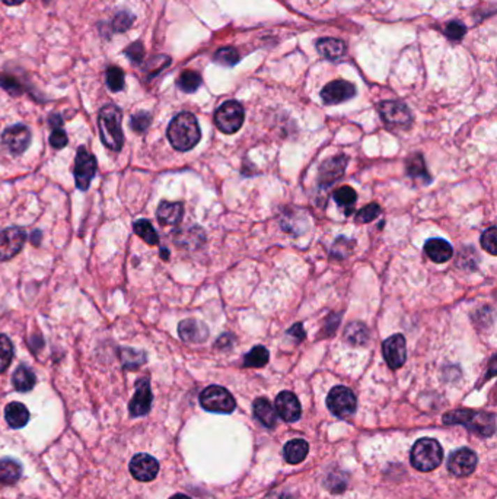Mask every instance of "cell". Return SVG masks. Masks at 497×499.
<instances>
[{"instance_id": "obj_1", "label": "cell", "mask_w": 497, "mask_h": 499, "mask_svg": "<svg viewBox=\"0 0 497 499\" xmlns=\"http://www.w3.org/2000/svg\"><path fill=\"white\" fill-rule=\"evenodd\" d=\"M167 136L174 149L187 152L202 139V130L191 113H179L168 126Z\"/></svg>"}, {"instance_id": "obj_2", "label": "cell", "mask_w": 497, "mask_h": 499, "mask_svg": "<svg viewBox=\"0 0 497 499\" xmlns=\"http://www.w3.org/2000/svg\"><path fill=\"white\" fill-rule=\"evenodd\" d=\"M443 424L446 425H463L473 432L491 437L496 428V418L493 413L475 412L470 409H458L443 414Z\"/></svg>"}, {"instance_id": "obj_3", "label": "cell", "mask_w": 497, "mask_h": 499, "mask_svg": "<svg viewBox=\"0 0 497 499\" xmlns=\"http://www.w3.org/2000/svg\"><path fill=\"white\" fill-rule=\"evenodd\" d=\"M98 129L103 143L110 151H121L124 136L121 130V111L119 107L112 104L103 107L98 115Z\"/></svg>"}, {"instance_id": "obj_4", "label": "cell", "mask_w": 497, "mask_h": 499, "mask_svg": "<svg viewBox=\"0 0 497 499\" xmlns=\"http://www.w3.org/2000/svg\"><path fill=\"white\" fill-rule=\"evenodd\" d=\"M443 450L433 438H422L411 448L410 461L419 472H432L442 463Z\"/></svg>"}, {"instance_id": "obj_5", "label": "cell", "mask_w": 497, "mask_h": 499, "mask_svg": "<svg viewBox=\"0 0 497 499\" xmlns=\"http://www.w3.org/2000/svg\"><path fill=\"white\" fill-rule=\"evenodd\" d=\"M200 405L207 412L213 413H232L237 407V402L226 389L221 386H209L200 394Z\"/></svg>"}, {"instance_id": "obj_6", "label": "cell", "mask_w": 497, "mask_h": 499, "mask_svg": "<svg viewBox=\"0 0 497 499\" xmlns=\"http://www.w3.org/2000/svg\"><path fill=\"white\" fill-rule=\"evenodd\" d=\"M244 107L238 101L223 103L214 113V124L226 135H234L244 123Z\"/></svg>"}, {"instance_id": "obj_7", "label": "cell", "mask_w": 497, "mask_h": 499, "mask_svg": "<svg viewBox=\"0 0 497 499\" xmlns=\"http://www.w3.org/2000/svg\"><path fill=\"white\" fill-rule=\"evenodd\" d=\"M327 407L337 418H349L357 407V400L355 393L344 386H337L328 393Z\"/></svg>"}, {"instance_id": "obj_8", "label": "cell", "mask_w": 497, "mask_h": 499, "mask_svg": "<svg viewBox=\"0 0 497 499\" xmlns=\"http://www.w3.org/2000/svg\"><path fill=\"white\" fill-rule=\"evenodd\" d=\"M96 173V159L95 157L88 151L87 147L80 146L76 152V159H75V180L76 186L79 190L85 191L89 189L91 181Z\"/></svg>"}, {"instance_id": "obj_9", "label": "cell", "mask_w": 497, "mask_h": 499, "mask_svg": "<svg viewBox=\"0 0 497 499\" xmlns=\"http://www.w3.org/2000/svg\"><path fill=\"white\" fill-rule=\"evenodd\" d=\"M379 114L384 123L391 129H407L413 122L408 107L399 101L380 103Z\"/></svg>"}, {"instance_id": "obj_10", "label": "cell", "mask_w": 497, "mask_h": 499, "mask_svg": "<svg viewBox=\"0 0 497 499\" xmlns=\"http://www.w3.org/2000/svg\"><path fill=\"white\" fill-rule=\"evenodd\" d=\"M27 240L21 226H12L0 232V261H8L18 254Z\"/></svg>"}, {"instance_id": "obj_11", "label": "cell", "mask_w": 497, "mask_h": 499, "mask_svg": "<svg viewBox=\"0 0 497 499\" xmlns=\"http://www.w3.org/2000/svg\"><path fill=\"white\" fill-rule=\"evenodd\" d=\"M347 162H349V158H347L346 155H339V157L325 159L321 164L320 173H318L320 186L322 189L333 186L336 181H339L344 175Z\"/></svg>"}, {"instance_id": "obj_12", "label": "cell", "mask_w": 497, "mask_h": 499, "mask_svg": "<svg viewBox=\"0 0 497 499\" xmlns=\"http://www.w3.org/2000/svg\"><path fill=\"white\" fill-rule=\"evenodd\" d=\"M356 95V88L353 83L347 80H333L321 91V98L327 106H337L344 101H349Z\"/></svg>"}, {"instance_id": "obj_13", "label": "cell", "mask_w": 497, "mask_h": 499, "mask_svg": "<svg viewBox=\"0 0 497 499\" xmlns=\"http://www.w3.org/2000/svg\"><path fill=\"white\" fill-rule=\"evenodd\" d=\"M2 143L15 155H21L31 143V131L24 124L8 127L2 133Z\"/></svg>"}, {"instance_id": "obj_14", "label": "cell", "mask_w": 497, "mask_h": 499, "mask_svg": "<svg viewBox=\"0 0 497 499\" xmlns=\"http://www.w3.org/2000/svg\"><path fill=\"white\" fill-rule=\"evenodd\" d=\"M383 351H384V358L391 370L401 368L407 359L404 336L392 335L391 338H388L383 345Z\"/></svg>"}, {"instance_id": "obj_15", "label": "cell", "mask_w": 497, "mask_h": 499, "mask_svg": "<svg viewBox=\"0 0 497 499\" xmlns=\"http://www.w3.org/2000/svg\"><path fill=\"white\" fill-rule=\"evenodd\" d=\"M477 465V456L470 448H459L448 460V469L454 476L466 477L471 475Z\"/></svg>"}, {"instance_id": "obj_16", "label": "cell", "mask_w": 497, "mask_h": 499, "mask_svg": "<svg viewBox=\"0 0 497 499\" xmlns=\"http://www.w3.org/2000/svg\"><path fill=\"white\" fill-rule=\"evenodd\" d=\"M152 400H154V396L149 381L146 378L139 379L136 386V393L128 405V410L131 416L138 418V416L147 414L152 407Z\"/></svg>"}, {"instance_id": "obj_17", "label": "cell", "mask_w": 497, "mask_h": 499, "mask_svg": "<svg viewBox=\"0 0 497 499\" xmlns=\"http://www.w3.org/2000/svg\"><path fill=\"white\" fill-rule=\"evenodd\" d=\"M274 406H276V413L285 422H296L302 414L301 403L292 391H281L276 397Z\"/></svg>"}, {"instance_id": "obj_18", "label": "cell", "mask_w": 497, "mask_h": 499, "mask_svg": "<svg viewBox=\"0 0 497 499\" xmlns=\"http://www.w3.org/2000/svg\"><path fill=\"white\" fill-rule=\"evenodd\" d=\"M159 472V463L149 454H138L130 461V473L138 480L151 482Z\"/></svg>"}, {"instance_id": "obj_19", "label": "cell", "mask_w": 497, "mask_h": 499, "mask_svg": "<svg viewBox=\"0 0 497 499\" xmlns=\"http://www.w3.org/2000/svg\"><path fill=\"white\" fill-rule=\"evenodd\" d=\"M179 338L187 343H203L209 338V328L198 320H184L178 324Z\"/></svg>"}, {"instance_id": "obj_20", "label": "cell", "mask_w": 497, "mask_h": 499, "mask_svg": "<svg viewBox=\"0 0 497 499\" xmlns=\"http://www.w3.org/2000/svg\"><path fill=\"white\" fill-rule=\"evenodd\" d=\"M424 253L435 263H446L454 256L452 245L442 238H432L424 244Z\"/></svg>"}, {"instance_id": "obj_21", "label": "cell", "mask_w": 497, "mask_h": 499, "mask_svg": "<svg viewBox=\"0 0 497 499\" xmlns=\"http://www.w3.org/2000/svg\"><path fill=\"white\" fill-rule=\"evenodd\" d=\"M182 213H184V208L175 202H162L156 212L158 221L163 226H177L182 219Z\"/></svg>"}, {"instance_id": "obj_22", "label": "cell", "mask_w": 497, "mask_h": 499, "mask_svg": "<svg viewBox=\"0 0 497 499\" xmlns=\"http://www.w3.org/2000/svg\"><path fill=\"white\" fill-rule=\"evenodd\" d=\"M254 409V416L260 421L261 425H264L269 429H273L277 424V414L273 407V405L267 400L266 397H258L253 405Z\"/></svg>"}, {"instance_id": "obj_23", "label": "cell", "mask_w": 497, "mask_h": 499, "mask_svg": "<svg viewBox=\"0 0 497 499\" xmlns=\"http://www.w3.org/2000/svg\"><path fill=\"white\" fill-rule=\"evenodd\" d=\"M318 53L327 60H339L346 53V44L339 38H321L317 41Z\"/></svg>"}, {"instance_id": "obj_24", "label": "cell", "mask_w": 497, "mask_h": 499, "mask_svg": "<svg viewBox=\"0 0 497 499\" xmlns=\"http://www.w3.org/2000/svg\"><path fill=\"white\" fill-rule=\"evenodd\" d=\"M5 418H6V422L9 424L10 428L20 429V428H24L28 424L29 412L22 403L13 402V403H9L6 406Z\"/></svg>"}, {"instance_id": "obj_25", "label": "cell", "mask_w": 497, "mask_h": 499, "mask_svg": "<svg viewBox=\"0 0 497 499\" xmlns=\"http://www.w3.org/2000/svg\"><path fill=\"white\" fill-rule=\"evenodd\" d=\"M406 166H407V174L416 181H422L423 185H427V182H430V180H432L427 173L422 154L410 155V158L406 161Z\"/></svg>"}, {"instance_id": "obj_26", "label": "cell", "mask_w": 497, "mask_h": 499, "mask_svg": "<svg viewBox=\"0 0 497 499\" xmlns=\"http://www.w3.org/2000/svg\"><path fill=\"white\" fill-rule=\"evenodd\" d=\"M308 451H309L308 442L304 441V440H292L283 448L285 460L289 464H299V463H302L306 458Z\"/></svg>"}, {"instance_id": "obj_27", "label": "cell", "mask_w": 497, "mask_h": 499, "mask_svg": "<svg viewBox=\"0 0 497 499\" xmlns=\"http://www.w3.org/2000/svg\"><path fill=\"white\" fill-rule=\"evenodd\" d=\"M344 340L352 346H364L369 342V330L360 321H353L346 327Z\"/></svg>"}, {"instance_id": "obj_28", "label": "cell", "mask_w": 497, "mask_h": 499, "mask_svg": "<svg viewBox=\"0 0 497 499\" xmlns=\"http://www.w3.org/2000/svg\"><path fill=\"white\" fill-rule=\"evenodd\" d=\"M36 382H37L36 374L32 373L28 367H25V365H21V367H18V370L13 373L12 384L16 390L21 393L31 391L32 389H34Z\"/></svg>"}, {"instance_id": "obj_29", "label": "cell", "mask_w": 497, "mask_h": 499, "mask_svg": "<svg viewBox=\"0 0 497 499\" xmlns=\"http://www.w3.org/2000/svg\"><path fill=\"white\" fill-rule=\"evenodd\" d=\"M22 475V468L18 461L12 458L0 460V484L12 485L18 482Z\"/></svg>"}, {"instance_id": "obj_30", "label": "cell", "mask_w": 497, "mask_h": 499, "mask_svg": "<svg viewBox=\"0 0 497 499\" xmlns=\"http://www.w3.org/2000/svg\"><path fill=\"white\" fill-rule=\"evenodd\" d=\"M334 197V201L336 203L344 209V213L346 216H349L352 215L353 212V208H355V203L357 201V193L355 191L353 187L350 186H343L340 189H337L333 194Z\"/></svg>"}, {"instance_id": "obj_31", "label": "cell", "mask_w": 497, "mask_h": 499, "mask_svg": "<svg viewBox=\"0 0 497 499\" xmlns=\"http://www.w3.org/2000/svg\"><path fill=\"white\" fill-rule=\"evenodd\" d=\"M270 355L264 346H255L244 358V365L248 368H262L269 363Z\"/></svg>"}, {"instance_id": "obj_32", "label": "cell", "mask_w": 497, "mask_h": 499, "mask_svg": "<svg viewBox=\"0 0 497 499\" xmlns=\"http://www.w3.org/2000/svg\"><path fill=\"white\" fill-rule=\"evenodd\" d=\"M135 232L149 245H156L159 243V237L155 228L147 219H139L135 222Z\"/></svg>"}, {"instance_id": "obj_33", "label": "cell", "mask_w": 497, "mask_h": 499, "mask_svg": "<svg viewBox=\"0 0 497 499\" xmlns=\"http://www.w3.org/2000/svg\"><path fill=\"white\" fill-rule=\"evenodd\" d=\"M200 85H202V78L197 72L186 71V72H182L181 76L178 78V87L181 91H184V92H188V94L195 92Z\"/></svg>"}, {"instance_id": "obj_34", "label": "cell", "mask_w": 497, "mask_h": 499, "mask_svg": "<svg viewBox=\"0 0 497 499\" xmlns=\"http://www.w3.org/2000/svg\"><path fill=\"white\" fill-rule=\"evenodd\" d=\"M13 358V346L8 336L0 335V373L6 371Z\"/></svg>"}, {"instance_id": "obj_35", "label": "cell", "mask_w": 497, "mask_h": 499, "mask_svg": "<svg viewBox=\"0 0 497 499\" xmlns=\"http://www.w3.org/2000/svg\"><path fill=\"white\" fill-rule=\"evenodd\" d=\"M107 85L112 92H119L124 88V72L120 68H111L107 71Z\"/></svg>"}, {"instance_id": "obj_36", "label": "cell", "mask_w": 497, "mask_h": 499, "mask_svg": "<svg viewBox=\"0 0 497 499\" xmlns=\"http://www.w3.org/2000/svg\"><path fill=\"white\" fill-rule=\"evenodd\" d=\"M214 60L222 66H226V68H232V66H235L239 62V55L235 48L226 47L221 48L219 52L214 55Z\"/></svg>"}, {"instance_id": "obj_37", "label": "cell", "mask_w": 497, "mask_h": 499, "mask_svg": "<svg viewBox=\"0 0 497 499\" xmlns=\"http://www.w3.org/2000/svg\"><path fill=\"white\" fill-rule=\"evenodd\" d=\"M380 215V206L376 203H369L368 206L362 208L356 213V224H369L375 221Z\"/></svg>"}, {"instance_id": "obj_38", "label": "cell", "mask_w": 497, "mask_h": 499, "mask_svg": "<svg viewBox=\"0 0 497 499\" xmlns=\"http://www.w3.org/2000/svg\"><path fill=\"white\" fill-rule=\"evenodd\" d=\"M121 359L126 368H138L139 365L144 363L146 356L143 352L133 351V349H123L121 351Z\"/></svg>"}, {"instance_id": "obj_39", "label": "cell", "mask_w": 497, "mask_h": 499, "mask_svg": "<svg viewBox=\"0 0 497 499\" xmlns=\"http://www.w3.org/2000/svg\"><path fill=\"white\" fill-rule=\"evenodd\" d=\"M496 238H497L496 226H490L483 232L482 236V247L491 256H496Z\"/></svg>"}, {"instance_id": "obj_40", "label": "cell", "mask_w": 497, "mask_h": 499, "mask_svg": "<svg viewBox=\"0 0 497 499\" xmlns=\"http://www.w3.org/2000/svg\"><path fill=\"white\" fill-rule=\"evenodd\" d=\"M133 20H135L133 15H130L127 12H120L112 21V28L114 31L124 32L131 27V24H133Z\"/></svg>"}, {"instance_id": "obj_41", "label": "cell", "mask_w": 497, "mask_h": 499, "mask_svg": "<svg viewBox=\"0 0 497 499\" xmlns=\"http://www.w3.org/2000/svg\"><path fill=\"white\" fill-rule=\"evenodd\" d=\"M151 114L149 113H138L131 117V129L138 133H143L149 126H151Z\"/></svg>"}, {"instance_id": "obj_42", "label": "cell", "mask_w": 497, "mask_h": 499, "mask_svg": "<svg viewBox=\"0 0 497 499\" xmlns=\"http://www.w3.org/2000/svg\"><path fill=\"white\" fill-rule=\"evenodd\" d=\"M466 32H467V28L463 24L458 22V21H452L450 22L448 25H446V29H445V34L448 38L454 40V41H458L461 40L463 36H466Z\"/></svg>"}, {"instance_id": "obj_43", "label": "cell", "mask_w": 497, "mask_h": 499, "mask_svg": "<svg viewBox=\"0 0 497 499\" xmlns=\"http://www.w3.org/2000/svg\"><path fill=\"white\" fill-rule=\"evenodd\" d=\"M0 87L5 88L12 95H20L22 92L21 83L16 79H13L12 76H6V75L0 76Z\"/></svg>"}, {"instance_id": "obj_44", "label": "cell", "mask_w": 497, "mask_h": 499, "mask_svg": "<svg viewBox=\"0 0 497 499\" xmlns=\"http://www.w3.org/2000/svg\"><path fill=\"white\" fill-rule=\"evenodd\" d=\"M340 320H341V314H340V312H339V314H337V312H333V314L329 315V317H327L325 324H324V327H322V330H321V331H324L322 336L327 338V336L333 335V333H336V330H337V327H339V324H340Z\"/></svg>"}, {"instance_id": "obj_45", "label": "cell", "mask_w": 497, "mask_h": 499, "mask_svg": "<svg viewBox=\"0 0 497 499\" xmlns=\"http://www.w3.org/2000/svg\"><path fill=\"white\" fill-rule=\"evenodd\" d=\"M50 145L54 149H63L68 145V135H66L63 129H54L52 135H50Z\"/></svg>"}, {"instance_id": "obj_46", "label": "cell", "mask_w": 497, "mask_h": 499, "mask_svg": "<svg viewBox=\"0 0 497 499\" xmlns=\"http://www.w3.org/2000/svg\"><path fill=\"white\" fill-rule=\"evenodd\" d=\"M126 55H127V57H128L131 62L140 63L142 59H143V56H144L143 44H142V43L131 44L128 48H126Z\"/></svg>"}, {"instance_id": "obj_47", "label": "cell", "mask_w": 497, "mask_h": 499, "mask_svg": "<svg viewBox=\"0 0 497 499\" xmlns=\"http://www.w3.org/2000/svg\"><path fill=\"white\" fill-rule=\"evenodd\" d=\"M288 336L293 339L295 343H301L305 339V330L302 323H296L288 330Z\"/></svg>"}, {"instance_id": "obj_48", "label": "cell", "mask_w": 497, "mask_h": 499, "mask_svg": "<svg viewBox=\"0 0 497 499\" xmlns=\"http://www.w3.org/2000/svg\"><path fill=\"white\" fill-rule=\"evenodd\" d=\"M50 124H52L54 129H60L61 126L60 115H52V117H50Z\"/></svg>"}, {"instance_id": "obj_49", "label": "cell", "mask_w": 497, "mask_h": 499, "mask_svg": "<svg viewBox=\"0 0 497 499\" xmlns=\"http://www.w3.org/2000/svg\"><path fill=\"white\" fill-rule=\"evenodd\" d=\"M40 237H41V232H40V231H36L34 234H32V244H34V245L40 244Z\"/></svg>"}, {"instance_id": "obj_50", "label": "cell", "mask_w": 497, "mask_h": 499, "mask_svg": "<svg viewBox=\"0 0 497 499\" xmlns=\"http://www.w3.org/2000/svg\"><path fill=\"white\" fill-rule=\"evenodd\" d=\"M2 2L9 5V6H16V5H21L24 0H2Z\"/></svg>"}, {"instance_id": "obj_51", "label": "cell", "mask_w": 497, "mask_h": 499, "mask_svg": "<svg viewBox=\"0 0 497 499\" xmlns=\"http://www.w3.org/2000/svg\"><path fill=\"white\" fill-rule=\"evenodd\" d=\"M161 257H162V259H165V260H168V257H170V253L167 252V248H162V252H161Z\"/></svg>"}, {"instance_id": "obj_52", "label": "cell", "mask_w": 497, "mask_h": 499, "mask_svg": "<svg viewBox=\"0 0 497 499\" xmlns=\"http://www.w3.org/2000/svg\"><path fill=\"white\" fill-rule=\"evenodd\" d=\"M171 499H191V498H188L187 495H182V493H178V495H174Z\"/></svg>"}]
</instances>
